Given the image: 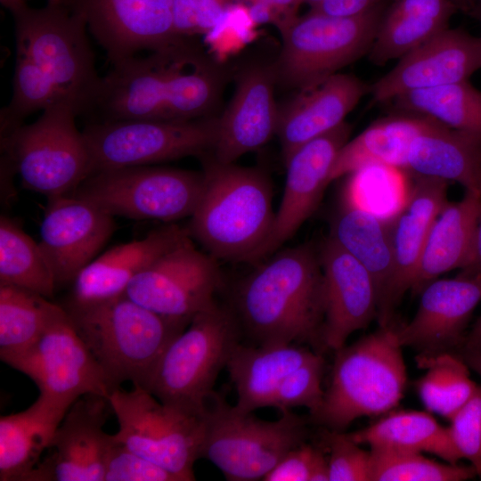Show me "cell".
<instances>
[{"label":"cell","mask_w":481,"mask_h":481,"mask_svg":"<svg viewBox=\"0 0 481 481\" xmlns=\"http://www.w3.org/2000/svg\"><path fill=\"white\" fill-rule=\"evenodd\" d=\"M257 345L309 344L324 349V280L318 249L304 243L276 252L238 284L232 309Z\"/></svg>","instance_id":"1"},{"label":"cell","mask_w":481,"mask_h":481,"mask_svg":"<svg viewBox=\"0 0 481 481\" xmlns=\"http://www.w3.org/2000/svg\"><path fill=\"white\" fill-rule=\"evenodd\" d=\"M200 159L205 186L191 216L190 235L216 259L264 258L276 214L268 175L259 168L220 163L210 153Z\"/></svg>","instance_id":"2"},{"label":"cell","mask_w":481,"mask_h":481,"mask_svg":"<svg viewBox=\"0 0 481 481\" xmlns=\"http://www.w3.org/2000/svg\"><path fill=\"white\" fill-rule=\"evenodd\" d=\"M77 334L114 387L142 386L168 343L187 326L159 315L125 294L64 307Z\"/></svg>","instance_id":"3"},{"label":"cell","mask_w":481,"mask_h":481,"mask_svg":"<svg viewBox=\"0 0 481 481\" xmlns=\"http://www.w3.org/2000/svg\"><path fill=\"white\" fill-rule=\"evenodd\" d=\"M402 347L396 327L390 323L335 351L330 382L313 420L343 431L360 417L393 411L407 379Z\"/></svg>","instance_id":"4"},{"label":"cell","mask_w":481,"mask_h":481,"mask_svg":"<svg viewBox=\"0 0 481 481\" xmlns=\"http://www.w3.org/2000/svg\"><path fill=\"white\" fill-rule=\"evenodd\" d=\"M240 330L233 310L215 301L168 343L141 387L163 404L203 415Z\"/></svg>","instance_id":"5"},{"label":"cell","mask_w":481,"mask_h":481,"mask_svg":"<svg viewBox=\"0 0 481 481\" xmlns=\"http://www.w3.org/2000/svg\"><path fill=\"white\" fill-rule=\"evenodd\" d=\"M11 13L16 55L34 63L81 116L101 80L84 20L63 1L42 8L25 4Z\"/></svg>","instance_id":"6"},{"label":"cell","mask_w":481,"mask_h":481,"mask_svg":"<svg viewBox=\"0 0 481 481\" xmlns=\"http://www.w3.org/2000/svg\"><path fill=\"white\" fill-rule=\"evenodd\" d=\"M68 103L43 110L33 123L1 135V159L19 174L22 185L47 198L69 195L93 171L89 149Z\"/></svg>","instance_id":"7"},{"label":"cell","mask_w":481,"mask_h":481,"mask_svg":"<svg viewBox=\"0 0 481 481\" xmlns=\"http://www.w3.org/2000/svg\"><path fill=\"white\" fill-rule=\"evenodd\" d=\"M203 420L201 457L231 481L263 480L306 437L305 421L290 411L282 412L279 420H264L230 405L215 392Z\"/></svg>","instance_id":"8"},{"label":"cell","mask_w":481,"mask_h":481,"mask_svg":"<svg viewBox=\"0 0 481 481\" xmlns=\"http://www.w3.org/2000/svg\"><path fill=\"white\" fill-rule=\"evenodd\" d=\"M384 4L356 16L311 10L282 29V46L273 65L277 81L298 89L314 85L369 53Z\"/></svg>","instance_id":"9"},{"label":"cell","mask_w":481,"mask_h":481,"mask_svg":"<svg viewBox=\"0 0 481 481\" xmlns=\"http://www.w3.org/2000/svg\"><path fill=\"white\" fill-rule=\"evenodd\" d=\"M204 186L203 171L132 166L94 172L70 195L113 216L169 223L192 216Z\"/></svg>","instance_id":"10"},{"label":"cell","mask_w":481,"mask_h":481,"mask_svg":"<svg viewBox=\"0 0 481 481\" xmlns=\"http://www.w3.org/2000/svg\"><path fill=\"white\" fill-rule=\"evenodd\" d=\"M110 404L118 423L115 439L165 469L177 481L195 480L193 464L201 457L203 415L161 403L139 385L115 388Z\"/></svg>","instance_id":"11"},{"label":"cell","mask_w":481,"mask_h":481,"mask_svg":"<svg viewBox=\"0 0 481 481\" xmlns=\"http://www.w3.org/2000/svg\"><path fill=\"white\" fill-rule=\"evenodd\" d=\"M217 118L121 120L86 124L83 130L93 171L150 166L189 156L201 158L215 146Z\"/></svg>","instance_id":"12"},{"label":"cell","mask_w":481,"mask_h":481,"mask_svg":"<svg viewBox=\"0 0 481 481\" xmlns=\"http://www.w3.org/2000/svg\"><path fill=\"white\" fill-rule=\"evenodd\" d=\"M2 361L32 379L40 398L65 412L85 395L109 399L116 388L62 306L37 340Z\"/></svg>","instance_id":"13"},{"label":"cell","mask_w":481,"mask_h":481,"mask_svg":"<svg viewBox=\"0 0 481 481\" xmlns=\"http://www.w3.org/2000/svg\"><path fill=\"white\" fill-rule=\"evenodd\" d=\"M183 238L136 274L125 295L164 317L189 324L215 300L222 276L217 259Z\"/></svg>","instance_id":"14"},{"label":"cell","mask_w":481,"mask_h":481,"mask_svg":"<svg viewBox=\"0 0 481 481\" xmlns=\"http://www.w3.org/2000/svg\"><path fill=\"white\" fill-rule=\"evenodd\" d=\"M106 52L111 65L178 40L173 0H63Z\"/></svg>","instance_id":"15"},{"label":"cell","mask_w":481,"mask_h":481,"mask_svg":"<svg viewBox=\"0 0 481 481\" xmlns=\"http://www.w3.org/2000/svg\"><path fill=\"white\" fill-rule=\"evenodd\" d=\"M110 412L107 397L88 394L78 398L57 428L48 454L26 481H103L110 439L103 426Z\"/></svg>","instance_id":"16"},{"label":"cell","mask_w":481,"mask_h":481,"mask_svg":"<svg viewBox=\"0 0 481 481\" xmlns=\"http://www.w3.org/2000/svg\"><path fill=\"white\" fill-rule=\"evenodd\" d=\"M112 215L74 195L48 198L38 242L56 285L72 283L112 235Z\"/></svg>","instance_id":"17"},{"label":"cell","mask_w":481,"mask_h":481,"mask_svg":"<svg viewBox=\"0 0 481 481\" xmlns=\"http://www.w3.org/2000/svg\"><path fill=\"white\" fill-rule=\"evenodd\" d=\"M479 69L481 37L447 28L401 57L369 93L376 102H387L411 91L469 80Z\"/></svg>","instance_id":"18"},{"label":"cell","mask_w":481,"mask_h":481,"mask_svg":"<svg viewBox=\"0 0 481 481\" xmlns=\"http://www.w3.org/2000/svg\"><path fill=\"white\" fill-rule=\"evenodd\" d=\"M351 129L345 121L301 145L284 161L287 168L285 187L265 257L290 239L317 209L330 183L333 163L339 150L348 141Z\"/></svg>","instance_id":"19"},{"label":"cell","mask_w":481,"mask_h":481,"mask_svg":"<svg viewBox=\"0 0 481 481\" xmlns=\"http://www.w3.org/2000/svg\"><path fill=\"white\" fill-rule=\"evenodd\" d=\"M324 280L322 340L337 351L348 337L365 328L378 314V296L366 268L331 236L318 249Z\"/></svg>","instance_id":"20"},{"label":"cell","mask_w":481,"mask_h":481,"mask_svg":"<svg viewBox=\"0 0 481 481\" xmlns=\"http://www.w3.org/2000/svg\"><path fill=\"white\" fill-rule=\"evenodd\" d=\"M403 208L386 220L393 250L394 270L377 318L380 326L392 322V314L404 294L411 289L428 233L448 201L447 182L414 175Z\"/></svg>","instance_id":"21"},{"label":"cell","mask_w":481,"mask_h":481,"mask_svg":"<svg viewBox=\"0 0 481 481\" xmlns=\"http://www.w3.org/2000/svg\"><path fill=\"white\" fill-rule=\"evenodd\" d=\"M420 294L414 317L396 327L402 346L430 355L463 345L469 321L481 302V277L458 273L451 279H436Z\"/></svg>","instance_id":"22"},{"label":"cell","mask_w":481,"mask_h":481,"mask_svg":"<svg viewBox=\"0 0 481 481\" xmlns=\"http://www.w3.org/2000/svg\"><path fill=\"white\" fill-rule=\"evenodd\" d=\"M273 66L253 65L239 76L226 110L217 118L216 139L210 155L229 164L256 151L276 135L279 109L273 96Z\"/></svg>","instance_id":"23"},{"label":"cell","mask_w":481,"mask_h":481,"mask_svg":"<svg viewBox=\"0 0 481 481\" xmlns=\"http://www.w3.org/2000/svg\"><path fill=\"white\" fill-rule=\"evenodd\" d=\"M367 93L369 86L358 77L340 73L299 89L295 97L279 109L276 135L283 160L301 145L344 123Z\"/></svg>","instance_id":"24"},{"label":"cell","mask_w":481,"mask_h":481,"mask_svg":"<svg viewBox=\"0 0 481 481\" xmlns=\"http://www.w3.org/2000/svg\"><path fill=\"white\" fill-rule=\"evenodd\" d=\"M188 235V228L168 224L107 250L76 276L69 304L88 305L124 295L136 274Z\"/></svg>","instance_id":"25"},{"label":"cell","mask_w":481,"mask_h":481,"mask_svg":"<svg viewBox=\"0 0 481 481\" xmlns=\"http://www.w3.org/2000/svg\"><path fill=\"white\" fill-rule=\"evenodd\" d=\"M320 353L296 344L245 346L239 343L226 368L237 394L235 406L245 412L272 407L284 379Z\"/></svg>","instance_id":"26"},{"label":"cell","mask_w":481,"mask_h":481,"mask_svg":"<svg viewBox=\"0 0 481 481\" xmlns=\"http://www.w3.org/2000/svg\"><path fill=\"white\" fill-rule=\"evenodd\" d=\"M481 193L465 190L458 201H447L428 233L412 291L420 294L430 281L469 263L473 248Z\"/></svg>","instance_id":"27"},{"label":"cell","mask_w":481,"mask_h":481,"mask_svg":"<svg viewBox=\"0 0 481 481\" xmlns=\"http://www.w3.org/2000/svg\"><path fill=\"white\" fill-rule=\"evenodd\" d=\"M405 171L457 182L481 193V135L436 122L412 140Z\"/></svg>","instance_id":"28"},{"label":"cell","mask_w":481,"mask_h":481,"mask_svg":"<svg viewBox=\"0 0 481 481\" xmlns=\"http://www.w3.org/2000/svg\"><path fill=\"white\" fill-rule=\"evenodd\" d=\"M457 11L453 0H393L382 15L370 61L382 65L400 59L449 28Z\"/></svg>","instance_id":"29"},{"label":"cell","mask_w":481,"mask_h":481,"mask_svg":"<svg viewBox=\"0 0 481 481\" xmlns=\"http://www.w3.org/2000/svg\"><path fill=\"white\" fill-rule=\"evenodd\" d=\"M436 121L413 113L378 119L339 150L330 183L369 164H385L405 171L412 140Z\"/></svg>","instance_id":"30"},{"label":"cell","mask_w":481,"mask_h":481,"mask_svg":"<svg viewBox=\"0 0 481 481\" xmlns=\"http://www.w3.org/2000/svg\"><path fill=\"white\" fill-rule=\"evenodd\" d=\"M66 412L38 396L26 410L1 416V481H26L49 448Z\"/></svg>","instance_id":"31"},{"label":"cell","mask_w":481,"mask_h":481,"mask_svg":"<svg viewBox=\"0 0 481 481\" xmlns=\"http://www.w3.org/2000/svg\"><path fill=\"white\" fill-rule=\"evenodd\" d=\"M348 435L357 444L370 448L428 452L451 464L461 460L448 427L440 425L427 412L391 411L373 424Z\"/></svg>","instance_id":"32"},{"label":"cell","mask_w":481,"mask_h":481,"mask_svg":"<svg viewBox=\"0 0 481 481\" xmlns=\"http://www.w3.org/2000/svg\"><path fill=\"white\" fill-rule=\"evenodd\" d=\"M330 236L371 274L377 291L379 311L394 270L387 221L344 202L334 216Z\"/></svg>","instance_id":"33"},{"label":"cell","mask_w":481,"mask_h":481,"mask_svg":"<svg viewBox=\"0 0 481 481\" xmlns=\"http://www.w3.org/2000/svg\"><path fill=\"white\" fill-rule=\"evenodd\" d=\"M392 101L397 109L407 113L481 135V91L469 80L411 91Z\"/></svg>","instance_id":"34"},{"label":"cell","mask_w":481,"mask_h":481,"mask_svg":"<svg viewBox=\"0 0 481 481\" xmlns=\"http://www.w3.org/2000/svg\"><path fill=\"white\" fill-rule=\"evenodd\" d=\"M61 308L37 293L0 284L1 360L30 346Z\"/></svg>","instance_id":"35"},{"label":"cell","mask_w":481,"mask_h":481,"mask_svg":"<svg viewBox=\"0 0 481 481\" xmlns=\"http://www.w3.org/2000/svg\"><path fill=\"white\" fill-rule=\"evenodd\" d=\"M0 284L12 285L47 298L56 282L43 250L11 218L0 217Z\"/></svg>","instance_id":"36"},{"label":"cell","mask_w":481,"mask_h":481,"mask_svg":"<svg viewBox=\"0 0 481 481\" xmlns=\"http://www.w3.org/2000/svg\"><path fill=\"white\" fill-rule=\"evenodd\" d=\"M416 362L426 370L416 385L422 404L428 412L450 420L478 387L470 379L469 367L461 356L448 351L420 354Z\"/></svg>","instance_id":"37"},{"label":"cell","mask_w":481,"mask_h":481,"mask_svg":"<svg viewBox=\"0 0 481 481\" xmlns=\"http://www.w3.org/2000/svg\"><path fill=\"white\" fill-rule=\"evenodd\" d=\"M406 171L385 164H369L351 174L344 202L387 220L404 205L410 185Z\"/></svg>","instance_id":"38"},{"label":"cell","mask_w":481,"mask_h":481,"mask_svg":"<svg viewBox=\"0 0 481 481\" xmlns=\"http://www.w3.org/2000/svg\"><path fill=\"white\" fill-rule=\"evenodd\" d=\"M371 481H464L477 477L469 465L441 463L422 452L371 448Z\"/></svg>","instance_id":"39"},{"label":"cell","mask_w":481,"mask_h":481,"mask_svg":"<svg viewBox=\"0 0 481 481\" xmlns=\"http://www.w3.org/2000/svg\"><path fill=\"white\" fill-rule=\"evenodd\" d=\"M59 103L67 102L51 80L30 61L16 55L12 98L0 115L1 135L24 124L32 113Z\"/></svg>","instance_id":"40"},{"label":"cell","mask_w":481,"mask_h":481,"mask_svg":"<svg viewBox=\"0 0 481 481\" xmlns=\"http://www.w3.org/2000/svg\"><path fill=\"white\" fill-rule=\"evenodd\" d=\"M324 360L318 355L314 359L291 371L279 387L272 407L281 412L291 408L303 406L314 414L321 406L324 391L322 379Z\"/></svg>","instance_id":"41"},{"label":"cell","mask_w":481,"mask_h":481,"mask_svg":"<svg viewBox=\"0 0 481 481\" xmlns=\"http://www.w3.org/2000/svg\"><path fill=\"white\" fill-rule=\"evenodd\" d=\"M324 435L330 481H371L370 451L342 431L329 429Z\"/></svg>","instance_id":"42"},{"label":"cell","mask_w":481,"mask_h":481,"mask_svg":"<svg viewBox=\"0 0 481 481\" xmlns=\"http://www.w3.org/2000/svg\"><path fill=\"white\" fill-rule=\"evenodd\" d=\"M103 481H177L165 469L131 451L110 435Z\"/></svg>","instance_id":"43"},{"label":"cell","mask_w":481,"mask_h":481,"mask_svg":"<svg viewBox=\"0 0 481 481\" xmlns=\"http://www.w3.org/2000/svg\"><path fill=\"white\" fill-rule=\"evenodd\" d=\"M233 0H173L172 21L175 35L188 38L208 34L223 20Z\"/></svg>","instance_id":"44"},{"label":"cell","mask_w":481,"mask_h":481,"mask_svg":"<svg viewBox=\"0 0 481 481\" xmlns=\"http://www.w3.org/2000/svg\"><path fill=\"white\" fill-rule=\"evenodd\" d=\"M450 422V435L461 459L469 461L481 478V385Z\"/></svg>","instance_id":"45"},{"label":"cell","mask_w":481,"mask_h":481,"mask_svg":"<svg viewBox=\"0 0 481 481\" xmlns=\"http://www.w3.org/2000/svg\"><path fill=\"white\" fill-rule=\"evenodd\" d=\"M263 480L330 481L328 457L305 442L288 452Z\"/></svg>","instance_id":"46"},{"label":"cell","mask_w":481,"mask_h":481,"mask_svg":"<svg viewBox=\"0 0 481 481\" xmlns=\"http://www.w3.org/2000/svg\"><path fill=\"white\" fill-rule=\"evenodd\" d=\"M386 0H325L319 5L311 8L324 14L350 17L363 14Z\"/></svg>","instance_id":"47"},{"label":"cell","mask_w":481,"mask_h":481,"mask_svg":"<svg viewBox=\"0 0 481 481\" xmlns=\"http://www.w3.org/2000/svg\"><path fill=\"white\" fill-rule=\"evenodd\" d=\"M236 1V0H233ZM250 2L254 4H262L272 7L277 14V22L280 30L284 28L290 20L295 19L298 7L302 4L301 0H238Z\"/></svg>","instance_id":"48"},{"label":"cell","mask_w":481,"mask_h":481,"mask_svg":"<svg viewBox=\"0 0 481 481\" xmlns=\"http://www.w3.org/2000/svg\"><path fill=\"white\" fill-rule=\"evenodd\" d=\"M459 274L481 277V208L477 218L470 259L466 266L461 269Z\"/></svg>","instance_id":"49"},{"label":"cell","mask_w":481,"mask_h":481,"mask_svg":"<svg viewBox=\"0 0 481 481\" xmlns=\"http://www.w3.org/2000/svg\"><path fill=\"white\" fill-rule=\"evenodd\" d=\"M461 358L481 378V348H462Z\"/></svg>","instance_id":"50"},{"label":"cell","mask_w":481,"mask_h":481,"mask_svg":"<svg viewBox=\"0 0 481 481\" xmlns=\"http://www.w3.org/2000/svg\"><path fill=\"white\" fill-rule=\"evenodd\" d=\"M464 348H481V315L473 324L471 330L466 335Z\"/></svg>","instance_id":"51"},{"label":"cell","mask_w":481,"mask_h":481,"mask_svg":"<svg viewBox=\"0 0 481 481\" xmlns=\"http://www.w3.org/2000/svg\"><path fill=\"white\" fill-rule=\"evenodd\" d=\"M63 0H47V3L50 4H57L61 3ZM3 6L7 8L11 12L25 4L26 0H0Z\"/></svg>","instance_id":"52"},{"label":"cell","mask_w":481,"mask_h":481,"mask_svg":"<svg viewBox=\"0 0 481 481\" xmlns=\"http://www.w3.org/2000/svg\"><path fill=\"white\" fill-rule=\"evenodd\" d=\"M472 11L474 16L478 20L481 25V0L474 5Z\"/></svg>","instance_id":"53"},{"label":"cell","mask_w":481,"mask_h":481,"mask_svg":"<svg viewBox=\"0 0 481 481\" xmlns=\"http://www.w3.org/2000/svg\"><path fill=\"white\" fill-rule=\"evenodd\" d=\"M302 4H307L310 5L311 8H314L320 4H322L325 0H301Z\"/></svg>","instance_id":"54"}]
</instances>
